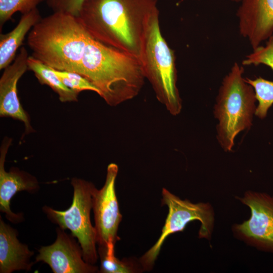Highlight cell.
I'll list each match as a JSON object with an SVG mask.
<instances>
[{"label":"cell","mask_w":273,"mask_h":273,"mask_svg":"<svg viewBox=\"0 0 273 273\" xmlns=\"http://www.w3.org/2000/svg\"><path fill=\"white\" fill-rule=\"evenodd\" d=\"M157 0H86L78 16L90 35L139 59Z\"/></svg>","instance_id":"1"},{"label":"cell","mask_w":273,"mask_h":273,"mask_svg":"<svg viewBox=\"0 0 273 273\" xmlns=\"http://www.w3.org/2000/svg\"><path fill=\"white\" fill-rule=\"evenodd\" d=\"M79 74L89 81L111 106L136 97L145 79L140 60L90 36Z\"/></svg>","instance_id":"2"},{"label":"cell","mask_w":273,"mask_h":273,"mask_svg":"<svg viewBox=\"0 0 273 273\" xmlns=\"http://www.w3.org/2000/svg\"><path fill=\"white\" fill-rule=\"evenodd\" d=\"M90 36L77 17L53 12L32 28L27 44L31 56L47 66L79 74Z\"/></svg>","instance_id":"3"},{"label":"cell","mask_w":273,"mask_h":273,"mask_svg":"<svg viewBox=\"0 0 273 273\" xmlns=\"http://www.w3.org/2000/svg\"><path fill=\"white\" fill-rule=\"evenodd\" d=\"M244 67L235 62L223 78L214 106L218 120L217 140L225 151H230L236 135L249 128L256 110L253 88L243 77Z\"/></svg>","instance_id":"4"},{"label":"cell","mask_w":273,"mask_h":273,"mask_svg":"<svg viewBox=\"0 0 273 273\" xmlns=\"http://www.w3.org/2000/svg\"><path fill=\"white\" fill-rule=\"evenodd\" d=\"M159 14L155 13L149 23L139 60L158 100L175 116L180 112L182 103L176 85L175 57L161 33Z\"/></svg>","instance_id":"5"},{"label":"cell","mask_w":273,"mask_h":273,"mask_svg":"<svg viewBox=\"0 0 273 273\" xmlns=\"http://www.w3.org/2000/svg\"><path fill=\"white\" fill-rule=\"evenodd\" d=\"M71 184L73 196L68 209L60 211L44 206L42 211L52 222L71 231L81 247L84 261L95 265L98 254L96 231L90 221V213L93 208V192L96 187L91 182L77 177L71 179Z\"/></svg>","instance_id":"6"},{"label":"cell","mask_w":273,"mask_h":273,"mask_svg":"<svg viewBox=\"0 0 273 273\" xmlns=\"http://www.w3.org/2000/svg\"><path fill=\"white\" fill-rule=\"evenodd\" d=\"M162 203L167 206L168 213L160 237L154 245L140 258L144 271L152 270L167 237L184 230L193 220L201 223L199 237L210 239L214 228V213L209 203H193L188 200H181L165 188L162 191Z\"/></svg>","instance_id":"7"},{"label":"cell","mask_w":273,"mask_h":273,"mask_svg":"<svg viewBox=\"0 0 273 273\" xmlns=\"http://www.w3.org/2000/svg\"><path fill=\"white\" fill-rule=\"evenodd\" d=\"M239 199L249 207L251 216L234 225L235 234L259 250L273 253V195L248 191Z\"/></svg>","instance_id":"8"},{"label":"cell","mask_w":273,"mask_h":273,"mask_svg":"<svg viewBox=\"0 0 273 273\" xmlns=\"http://www.w3.org/2000/svg\"><path fill=\"white\" fill-rule=\"evenodd\" d=\"M118 172V167L116 164H109L103 187L100 190L95 187L93 192L92 209L98 246L108 244L115 245L120 240L117 232L122 215L115 191Z\"/></svg>","instance_id":"9"},{"label":"cell","mask_w":273,"mask_h":273,"mask_svg":"<svg viewBox=\"0 0 273 273\" xmlns=\"http://www.w3.org/2000/svg\"><path fill=\"white\" fill-rule=\"evenodd\" d=\"M57 238L52 244L42 246L38 250L35 263L42 262L49 265L54 273H95L98 267L86 262L81 247L71 234L60 227L56 229Z\"/></svg>","instance_id":"10"},{"label":"cell","mask_w":273,"mask_h":273,"mask_svg":"<svg viewBox=\"0 0 273 273\" xmlns=\"http://www.w3.org/2000/svg\"><path fill=\"white\" fill-rule=\"evenodd\" d=\"M29 56L26 49L22 47L14 61L4 69L0 78V116L23 122L25 135L34 132V129L28 114L20 103L17 84L20 78L28 70Z\"/></svg>","instance_id":"11"},{"label":"cell","mask_w":273,"mask_h":273,"mask_svg":"<svg viewBox=\"0 0 273 273\" xmlns=\"http://www.w3.org/2000/svg\"><path fill=\"white\" fill-rule=\"evenodd\" d=\"M12 142L11 138L5 136L0 148V211L10 222L18 223L22 222L24 217L22 213L12 211V198L21 191L34 193L39 190V185L34 176L18 168L13 167L9 171L5 170L6 155Z\"/></svg>","instance_id":"12"},{"label":"cell","mask_w":273,"mask_h":273,"mask_svg":"<svg viewBox=\"0 0 273 273\" xmlns=\"http://www.w3.org/2000/svg\"><path fill=\"white\" fill-rule=\"evenodd\" d=\"M237 15L240 33L253 50L273 34V0H242Z\"/></svg>","instance_id":"13"},{"label":"cell","mask_w":273,"mask_h":273,"mask_svg":"<svg viewBox=\"0 0 273 273\" xmlns=\"http://www.w3.org/2000/svg\"><path fill=\"white\" fill-rule=\"evenodd\" d=\"M18 231L5 223L0 216V272L30 271L34 262L30 261L34 252L17 238Z\"/></svg>","instance_id":"14"},{"label":"cell","mask_w":273,"mask_h":273,"mask_svg":"<svg viewBox=\"0 0 273 273\" xmlns=\"http://www.w3.org/2000/svg\"><path fill=\"white\" fill-rule=\"evenodd\" d=\"M41 18L39 10L34 9L22 14L18 23L11 31L0 35V70L5 69L15 60L18 49L32 28Z\"/></svg>","instance_id":"15"},{"label":"cell","mask_w":273,"mask_h":273,"mask_svg":"<svg viewBox=\"0 0 273 273\" xmlns=\"http://www.w3.org/2000/svg\"><path fill=\"white\" fill-rule=\"evenodd\" d=\"M28 70L33 72L38 82L49 86L56 93L61 102L78 101V93L67 87L60 80L53 69L31 56L28 58Z\"/></svg>","instance_id":"16"},{"label":"cell","mask_w":273,"mask_h":273,"mask_svg":"<svg viewBox=\"0 0 273 273\" xmlns=\"http://www.w3.org/2000/svg\"><path fill=\"white\" fill-rule=\"evenodd\" d=\"M115 245L108 244L98 246L97 251L101 262L99 272L137 273L144 271L139 259L118 258L115 255Z\"/></svg>","instance_id":"17"},{"label":"cell","mask_w":273,"mask_h":273,"mask_svg":"<svg viewBox=\"0 0 273 273\" xmlns=\"http://www.w3.org/2000/svg\"><path fill=\"white\" fill-rule=\"evenodd\" d=\"M244 79L253 88L256 99L258 102L254 114L261 119L265 118L268 109L273 104V81L262 77L255 79L246 78Z\"/></svg>","instance_id":"18"},{"label":"cell","mask_w":273,"mask_h":273,"mask_svg":"<svg viewBox=\"0 0 273 273\" xmlns=\"http://www.w3.org/2000/svg\"><path fill=\"white\" fill-rule=\"evenodd\" d=\"M47 0H0V27L10 20L17 12L22 14L28 13L41 3Z\"/></svg>","instance_id":"19"},{"label":"cell","mask_w":273,"mask_h":273,"mask_svg":"<svg viewBox=\"0 0 273 273\" xmlns=\"http://www.w3.org/2000/svg\"><path fill=\"white\" fill-rule=\"evenodd\" d=\"M53 70L62 82L70 89L78 94L84 90L93 91L99 95L98 88L81 75L76 72Z\"/></svg>","instance_id":"20"},{"label":"cell","mask_w":273,"mask_h":273,"mask_svg":"<svg viewBox=\"0 0 273 273\" xmlns=\"http://www.w3.org/2000/svg\"><path fill=\"white\" fill-rule=\"evenodd\" d=\"M243 65L264 64L273 71V34L268 38L264 46H258L246 56L242 62Z\"/></svg>","instance_id":"21"},{"label":"cell","mask_w":273,"mask_h":273,"mask_svg":"<svg viewBox=\"0 0 273 273\" xmlns=\"http://www.w3.org/2000/svg\"><path fill=\"white\" fill-rule=\"evenodd\" d=\"M86 0H47L48 6L53 12H62L78 17Z\"/></svg>","instance_id":"22"},{"label":"cell","mask_w":273,"mask_h":273,"mask_svg":"<svg viewBox=\"0 0 273 273\" xmlns=\"http://www.w3.org/2000/svg\"><path fill=\"white\" fill-rule=\"evenodd\" d=\"M231 1L235 2H239L242 1V0H231Z\"/></svg>","instance_id":"23"}]
</instances>
